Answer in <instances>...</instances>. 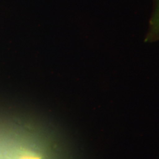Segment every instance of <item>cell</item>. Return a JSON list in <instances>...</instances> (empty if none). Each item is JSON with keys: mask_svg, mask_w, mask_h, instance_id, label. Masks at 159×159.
Segmentation results:
<instances>
[{"mask_svg": "<svg viewBox=\"0 0 159 159\" xmlns=\"http://www.w3.org/2000/svg\"><path fill=\"white\" fill-rule=\"evenodd\" d=\"M157 41H159V0H154V8L150 19L145 41L154 42Z\"/></svg>", "mask_w": 159, "mask_h": 159, "instance_id": "6da1fadb", "label": "cell"}]
</instances>
